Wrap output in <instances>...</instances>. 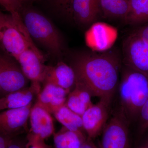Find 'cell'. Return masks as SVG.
<instances>
[{"mask_svg": "<svg viewBox=\"0 0 148 148\" xmlns=\"http://www.w3.org/2000/svg\"><path fill=\"white\" fill-rule=\"evenodd\" d=\"M0 93H1V83H0Z\"/></svg>", "mask_w": 148, "mask_h": 148, "instance_id": "cell-32", "label": "cell"}, {"mask_svg": "<svg viewBox=\"0 0 148 148\" xmlns=\"http://www.w3.org/2000/svg\"><path fill=\"white\" fill-rule=\"evenodd\" d=\"M29 117L30 133L43 140L54 134V125L50 113L37 103L31 109Z\"/></svg>", "mask_w": 148, "mask_h": 148, "instance_id": "cell-14", "label": "cell"}, {"mask_svg": "<svg viewBox=\"0 0 148 148\" xmlns=\"http://www.w3.org/2000/svg\"><path fill=\"white\" fill-rule=\"evenodd\" d=\"M53 114L57 121L66 129L84 133L82 116L74 112L66 105L61 107Z\"/></svg>", "mask_w": 148, "mask_h": 148, "instance_id": "cell-19", "label": "cell"}, {"mask_svg": "<svg viewBox=\"0 0 148 148\" xmlns=\"http://www.w3.org/2000/svg\"><path fill=\"white\" fill-rule=\"evenodd\" d=\"M12 58L0 53L1 92L5 95L25 88L29 80Z\"/></svg>", "mask_w": 148, "mask_h": 148, "instance_id": "cell-6", "label": "cell"}, {"mask_svg": "<svg viewBox=\"0 0 148 148\" xmlns=\"http://www.w3.org/2000/svg\"><path fill=\"white\" fill-rule=\"evenodd\" d=\"M119 84L122 110L128 119L139 117L148 98V76L125 66Z\"/></svg>", "mask_w": 148, "mask_h": 148, "instance_id": "cell-2", "label": "cell"}, {"mask_svg": "<svg viewBox=\"0 0 148 148\" xmlns=\"http://www.w3.org/2000/svg\"><path fill=\"white\" fill-rule=\"evenodd\" d=\"M101 12L100 0H72L70 13L80 26L92 25Z\"/></svg>", "mask_w": 148, "mask_h": 148, "instance_id": "cell-12", "label": "cell"}, {"mask_svg": "<svg viewBox=\"0 0 148 148\" xmlns=\"http://www.w3.org/2000/svg\"><path fill=\"white\" fill-rule=\"evenodd\" d=\"M17 1H18V3H19L22 6L23 4L25 2H26V1H27V0H17Z\"/></svg>", "mask_w": 148, "mask_h": 148, "instance_id": "cell-30", "label": "cell"}, {"mask_svg": "<svg viewBox=\"0 0 148 148\" xmlns=\"http://www.w3.org/2000/svg\"><path fill=\"white\" fill-rule=\"evenodd\" d=\"M45 57L36 46L29 47L19 56L18 62L25 75L32 82H43L46 67Z\"/></svg>", "mask_w": 148, "mask_h": 148, "instance_id": "cell-9", "label": "cell"}, {"mask_svg": "<svg viewBox=\"0 0 148 148\" xmlns=\"http://www.w3.org/2000/svg\"><path fill=\"white\" fill-rule=\"evenodd\" d=\"M134 33L148 46V24L141 27Z\"/></svg>", "mask_w": 148, "mask_h": 148, "instance_id": "cell-26", "label": "cell"}, {"mask_svg": "<svg viewBox=\"0 0 148 148\" xmlns=\"http://www.w3.org/2000/svg\"><path fill=\"white\" fill-rule=\"evenodd\" d=\"M34 46L21 16L0 10V47L5 53L16 60L24 51Z\"/></svg>", "mask_w": 148, "mask_h": 148, "instance_id": "cell-4", "label": "cell"}, {"mask_svg": "<svg viewBox=\"0 0 148 148\" xmlns=\"http://www.w3.org/2000/svg\"><path fill=\"white\" fill-rule=\"evenodd\" d=\"M32 104L20 108L0 112V135L13 138L25 125L30 116Z\"/></svg>", "mask_w": 148, "mask_h": 148, "instance_id": "cell-11", "label": "cell"}, {"mask_svg": "<svg viewBox=\"0 0 148 148\" xmlns=\"http://www.w3.org/2000/svg\"><path fill=\"white\" fill-rule=\"evenodd\" d=\"M55 4L61 10L66 13L71 12L72 0H53Z\"/></svg>", "mask_w": 148, "mask_h": 148, "instance_id": "cell-25", "label": "cell"}, {"mask_svg": "<svg viewBox=\"0 0 148 148\" xmlns=\"http://www.w3.org/2000/svg\"><path fill=\"white\" fill-rule=\"evenodd\" d=\"M69 92L66 89L50 83L45 84L42 90L39 93L37 104L50 114L66 105Z\"/></svg>", "mask_w": 148, "mask_h": 148, "instance_id": "cell-15", "label": "cell"}, {"mask_svg": "<svg viewBox=\"0 0 148 148\" xmlns=\"http://www.w3.org/2000/svg\"><path fill=\"white\" fill-rule=\"evenodd\" d=\"M122 53L125 66L148 76V46L135 33L124 40Z\"/></svg>", "mask_w": 148, "mask_h": 148, "instance_id": "cell-5", "label": "cell"}, {"mask_svg": "<svg viewBox=\"0 0 148 148\" xmlns=\"http://www.w3.org/2000/svg\"><path fill=\"white\" fill-rule=\"evenodd\" d=\"M87 137L84 133L63 128L53 134L55 148H81Z\"/></svg>", "mask_w": 148, "mask_h": 148, "instance_id": "cell-18", "label": "cell"}, {"mask_svg": "<svg viewBox=\"0 0 148 148\" xmlns=\"http://www.w3.org/2000/svg\"><path fill=\"white\" fill-rule=\"evenodd\" d=\"M0 5L14 16H20L22 6L17 0H0Z\"/></svg>", "mask_w": 148, "mask_h": 148, "instance_id": "cell-22", "label": "cell"}, {"mask_svg": "<svg viewBox=\"0 0 148 148\" xmlns=\"http://www.w3.org/2000/svg\"><path fill=\"white\" fill-rule=\"evenodd\" d=\"M101 12L108 17L124 20L129 9V0H100Z\"/></svg>", "mask_w": 148, "mask_h": 148, "instance_id": "cell-21", "label": "cell"}, {"mask_svg": "<svg viewBox=\"0 0 148 148\" xmlns=\"http://www.w3.org/2000/svg\"><path fill=\"white\" fill-rule=\"evenodd\" d=\"M91 97L92 95L87 90L75 85L73 89L68 95L66 105L74 112L82 116L93 104Z\"/></svg>", "mask_w": 148, "mask_h": 148, "instance_id": "cell-17", "label": "cell"}, {"mask_svg": "<svg viewBox=\"0 0 148 148\" xmlns=\"http://www.w3.org/2000/svg\"><path fill=\"white\" fill-rule=\"evenodd\" d=\"M40 83L32 82L30 87L10 92L0 98V112L20 108L32 104L35 92H40Z\"/></svg>", "mask_w": 148, "mask_h": 148, "instance_id": "cell-16", "label": "cell"}, {"mask_svg": "<svg viewBox=\"0 0 148 148\" xmlns=\"http://www.w3.org/2000/svg\"><path fill=\"white\" fill-rule=\"evenodd\" d=\"M129 11L125 23L138 25L148 22V0H129Z\"/></svg>", "mask_w": 148, "mask_h": 148, "instance_id": "cell-20", "label": "cell"}, {"mask_svg": "<svg viewBox=\"0 0 148 148\" xmlns=\"http://www.w3.org/2000/svg\"><path fill=\"white\" fill-rule=\"evenodd\" d=\"M110 100L100 99L97 104H92L82 116L83 127L87 138H96L105 127L108 116Z\"/></svg>", "mask_w": 148, "mask_h": 148, "instance_id": "cell-7", "label": "cell"}, {"mask_svg": "<svg viewBox=\"0 0 148 148\" xmlns=\"http://www.w3.org/2000/svg\"><path fill=\"white\" fill-rule=\"evenodd\" d=\"M22 21L32 40L52 55H61L64 48L62 37L48 18L36 11L29 10L24 13Z\"/></svg>", "mask_w": 148, "mask_h": 148, "instance_id": "cell-3", "label": "cell"}, {"mask_svg": "<svg viewBox=\"0 0 148 148\" xmlns=\"http://www.w3.org/2000/svg\"><path fill=\"white\" fill-rule=\"evenodd\" d=\"M12 138L0 135V148H7Z\"/></svg>", "mask_w": 148, "mask_h": 148, "instance_id": "cell-28", "label": "cell"}, {"mask_svg": "<svg viewBox=\"0 0 148 148\" xmlns=\"http://www.w3.org/2000/svg\"><path fill=\"white\" fill-rule=\"evenodd\" d=\"M120 60L114 52L84 53L74 59L75 85L92 96L112 100L119 85Z\"/></svg>", "mask_w": 148, "mask_h": 148, "instance_id": "cell-1", "label": "cell"}, {"mask_svg": "<svg viewBox=\"0 0 148 148\" xmlns=\"http://www.w3.org/2000/svg\"><path fill=\"white\" fill-rule=\"evenodd\" d=\"M81 148H98L95 144L93 143L92 140L88 138L86 139L85 142L82 146Z\"/></svg>", "mask_w": 148, "mask_h": 148, "instance_id": "cell-29", "label": "cell"}, {"mask_svg": "<svg viewBox=\"0 0 148 148\" xmlns=\"http://www.w3.org/2000/svg\"><path fill=\"white\" fill-rule=\"evenodd\" d=\"M25 148H49L44 140L30 133L27 135Z\"/></svg>", "mask_w": 148, "mask_h": 148, "instance_id": "cell-24", "label": "cell"}, {"mask_svg": "<svg viewBox=\"0 0 148 148\" xmlns=\"http://www.w3.org/2000/svg\"><path fill=\"white\" fill-rule=\"evenodd\" d=\"M128 122L119 116H114L105 127L100 148H129Z\"/></svg>", "mask_w": 148, "mask_h": 148, "instance_id": "cell-8", "label": "cell"}, {"mask_svg": "<svg viewBox=\"0 0 148 148\" xmlns=\"http://www.w3.org/2000/svg\"><path fill=\"white\" fill-rule=\"evenodd\" d=\"M26 143L17 140L15 137L12 138L7 148H25Z\"/></svg>", "mask_w": 148, "mask_h": 148, "instance_id": "cell-27", "label": "cell"}, {"mask_svg": "<svg viewBox=\"0 0 148 148\" xmlns=\"http://www.w3.org/2000/svg\"><path fill=\"white\" fill-rule=\"evenodd\" d=\"M116 29L104 22H95L85 34L88 46L94 51L104 52L110 49L117 37Z\"/></svg>", "mask_w": 148, "mask_h": 148, "instance_id": "cell-10", "label": "cell"}, {"mask_svg": "<svg viewBox=\"0 0 148 148\" xmlns=\"http://www.w3.org/2000/svg\"><path fill=\"white\" fill-rule=\"evenodd\" d=\"M139 118L140 132L143 134L148 130V98L140 110Z\"/></svg>", "mask_w": 148, "mask_h": 148, "instance_id": "cell-23", "label": "cell"}, {"mask_svg": "<svg viewBox=\"0 0 148 148\" xmlns=\"http://www.w3.org/2000/svg\"><path fill=\"white\" fill-rule=\"evenodd\" d=\"M75 75L71 66L60 62L53 66L46 67L43 82L62 88L69 92L75 85Z\"/></svg>", "mask_w": 148, "mask_h": 148, "instance_id": "cell-13", "label": "cell"}, {"mask_svg": "<svg viewBox=\"0 0 148 148\" xmlns=\"http://www.w3.org/2000/svg\"><path fill=\"white\" fill-rule=\"evenodd\" d=\"M143 148H148V139L147 140V142H146L145 147H144Z\"/></svg>", "mask_w": 148, "mask_h": 148, "instance_id": "cell-31", "label": "cell"}]
</instances>
